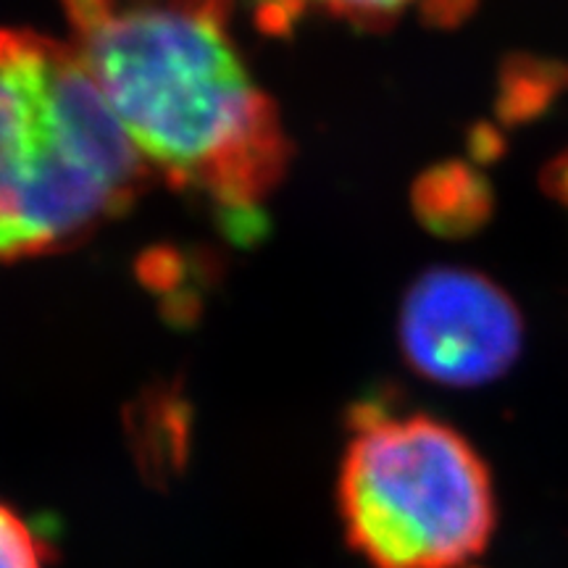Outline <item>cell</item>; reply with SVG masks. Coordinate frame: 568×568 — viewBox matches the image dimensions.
Segmentation results:
<instances>
[{"label": "cell", "mask_w": 568, "mask_h": 568, "mask_svg": "<svg viewBox=\"0 0 568 568\" xmlns=\"http://www.w3.org/2000/svg\"><path fill=\"white\" fill-rule=\"evenodd\" d=\"M69 45L119 126L180 193L251 245L293 159L232 34V0H59Z\"/></svg>", "instance_id": "obj_1"}, {"label": "cell", "mask_w": 568, "mask_h": 568, "mask_svg": "<svg viewBox=\"0 0 568 568\" xmlns=\"http://www.w3.org/2000/svg\"><path fill=\"white\" fill-rule=\"evenodd\" d=\"M145 182V161L69 42L0 27V266L80 245Z\"/></svg>", "instance_id": "obj_2"}, {"label": "cell", "mask_w": 568, "mask_h": 568, "mask_svg": "<svg viewBox=\"0 0 568 568\" xmlns=\"http://www.w3.org/2000/svg\"><path fill=\"white\" fill-rule=\"evenodd\" d=\"M339 466L347 542L374 568H466L497 527L489 466L426 414L358 406Z\"/></svg>", "instance_id": "obj_3"}, {"label": "cell", "mask_w": 568, "mask_h": 568, "mask_svg": "<svg viewBox=\"0 0 568 568\" xmlns=\"http://www.w3.org/2000/svg\"><path fill=\"white\" fill-rule=\"evenodd\" d=\"M524 316L487 274L435 266L406 290L397 339L406 364L443 387H485L503 379L524 351Z\"/></svg>", "instance_id": "obj_4"}, {"label": "cell", "mask_w": 568, "mask_h": 568, "mask_svg": "<svg viewBox=\"0 0 568 568\" xmlns=\"http://www.w3.org/2000/svg\"><path fill=\"white\" fill-rule=\"evenodd\" d=\"M414 203L422 222L439 234H466L485 222L489 190L479 174L460 163L426 172L416 184Z\"/></svg>", "instance_id": "obj_5"}, {"label": "cell", "mask_w": 568, "mask_h": 568, "mask_svg": "<svg viewBox=\"0 0 568 568\" xmlns=\"http://www.w3.org/2000/svg\"><path fill=\"white\" fill-rule=\"evenodd\" d=\"M422 3L429 0H258V21L268 32H284L305 13H324L358 30H385Z\"/></svg>", "instance_id": "obj_6"}, {"label": "cell", "mask_w": 568, "mask_h": 568, "mask_svg": "<svg viewBox=\"0 0 568 568\" xmlns=\"http://www.w3.org/2000/svg\"><path fill=\"white\" fill-rule=\"evenodd\" d=\"M0 568H45L42 539L6 503H0Z\"/></svg>", "instance_id": "obj_7"}, {"label": "cell", "mask_w": 568, "mask_h": 568, "mask_svg": "<svg viewBox=\"0 0 568 568\" xmlns=\"http://www.w3.org/2000/svg\"><path fill=\"white\" fill-rule=\"evenodd\" d=\"M548 190L568 209V151L548 166Z\"/></svg>", "instance_id": "obj_8"}, {"label": "cell", "mask_w": 568, "mask_h": 568, "mask_svg": "<svg viewBox=\"0 0 568 568\" xmlns=\"http://www.w3.org/2000/svg\"><path fill=\"white\" fill-rule=\"evenodd\" d=\"M453 3H456V0H429V3H426V9H432V6H439V19H445V11L450 9Z\"/></svg>", "instance_id": "obj_9"}]
</instances>
